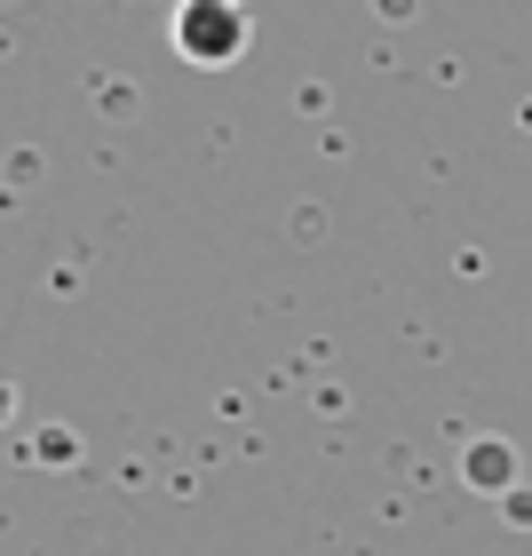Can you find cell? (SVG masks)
<instances>
[{
  "label": "cell",
  "mask_w": 532,
  "mask_h": 556,
  "mask_svg": "<svg viewBox=\"0 0 532 556\" xmlns=\"http://www.w3.org/2000/svg\"><path fill=\"white\" fill-rule=\"evenodd\" d=\"M167 40H175L183 64L223 72V64H239L246 48H255V9H246V0H175Z\"/></svg>",
  "instance_id": "obj_1"
}]
</instances>
